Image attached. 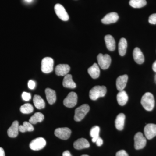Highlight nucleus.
Wrapping results in <instances>:
<instances>
[{
    "instance_id": "c756f323",
    "label": "nucleus",
    "mask_w": 156,
    "mask_h": 156,
    "mask_svg": "<svg viewBox=\"0 0 156 156\" xmlns=\"http://www.w3.org/2000/svg\"><path fill=\"white\" fill-rule=\"evenodd\" d=\"M20 111L22 113L24 114H29L33 112V106L30 104H25L20 107Z\"/></svg>"
},
{
    "instance_id": "f3484780",
    "label": "nucleus",
    "mask_w": 156,
    "mask_h": 156,
    "mask_svg": "<svg viewBox=\"0 0 156 156\" xmlns=\"http://www.w3.org/2000/svg\"><path fill=\"white\" fill-rule=\"evenodd\" d=\"M74 147L77 150L87 148L90 147L89 141L84 138H80L76 140L73 144Z\"/></svg>"
},
{
    "instance_id": "c9c22d12",
    "label": "nucleus",
    "mask_w": 156,
    "mask_h": 156,
    "mask_svg": "<svg viewBox=\"0 0 156 156\" xmlns=\"http://www.w3.org/2000/svg\"><path fill=\"white\" fill-rule=\"evenodd\" d=\"M62 156H72L71 154L69 151H64L62 154Z\"/></svg>"
},
{
    "instance_id": "9d476101",
    "label": "nucleus",
    "mask_w": 156,
    "mask_h": 156,
    "mask_svg": "<svg viewBox=\"0 0 156 156\" xmlns=\"http://www.w3.org/2000/svg\"><path fill=\"white\" fill-rule=\"evenodd\" d=\"M54 134L58 138L65 140L69 138L71 131L68 128H57L55 130Z\"/></svg>"
},
{
    "instance_id": "6e6552de",
    "label": "nucleus",
    "mask_w": 156,
    "mask_h": 156,
    "mask_svg": "<svg viewBox=\"0 0 156 156\" xmlns=\"http://www.w3.org/2000/svg\"><path fill=\"white\" fill-rule=\"evenodd\" d=\"M46 141L43 137H38L33 140L30 144V147L33 151H39L45 147Z\"/></svg>"
},
{
    "instance_id": "9b49d317",
    "label": "nucleus",
    "mask_w": 156,
    "mask_h": 156,
    "mask_svg": "<svg viewBox=\"0 0 156 156\" xmlns=\"http://www.w3.org/2000/svg\"><path fill=\"white\" fill-rule=\"evenodd\" d=\"M144 133L146 138L151 140L156 136V125L148 124L144 127Z\"/></svg>"
},
{
    "instance_id": "f704fd0d",
    "label": "nucleus",
    "mask_w": 156,
    "mask_h": 156,
    "mask_svg": "<svg viewBox=\"0 0 156 156\" xmlns=\"http://www.w3.org/2000/svg\"><path fill=\"white\" fill-rule=\"evenodd\" d=\"M95 143H96V145H97L98 146H101L103 143V140L101 139L100 136H99V137H98V138L97 140H96Z\"/></svg>"
},
{
    "instance_id": "a211bd4d",
    "label": "nucleus",
    "mask_w": 156,
    "mask_h": 156,
    "mask_svg": "<svg viewBox=\"0 0 156 156\" xmlns=\"http://www.w3.org/2000/svg\"><path fill=\"white\" fill-rule=\"evenodd\" d=\"M126 116L123 113H120L118 115L115 120V126L117 130L122 131L124 128L125 125Z\"/></svg>"
},
{
    "instance_id": "7ed1b4c3",
    "label": "nucleus",
    "mask_w": 156,
    "mask_h": 156,
    "mask_svg": "<svg viewBox=\"0 0 156 156\" xmlns=\"http://www.w3.org/2000/svg\"><path fill=\"white\" fill-rule=\"evenodd\" d=\"M90 110L88 104H83L75 110L74 119L76 122H80L84 119Z\"/></svg>"
},
{
    "instance_id": "c85d7f7f",
    "label": "nucleus",
    "mask_w": 156,
    "mask_h": 156,
    "mask_svg": "<svg viewBox=\"0 0 156 156\" xmlns=\"http://www.w3.org/2000/svg\"><path fill=\"white\" fill-rule=\"evenodd\" d=\"M100 128L98 126H95L91 129L90 132V136L92 137V141L95 143L98 137H99Z\"/></svg>"
},
{
    "instance_id": "72a5a7b5",
    "label": "nucleus",
    "mask_w": 156,
    "mask_h": 156,
    "mask_svg": "<svg viewBox=\"0 0 156 156\" xmlns=\"http://www.w3.org/2000/svg\"><path fill=\"white\" fill-rule=\"evenodd\" d=\"M36 83L34 81L30 80L28 82V86L29 88L31 89H34L35 87Z\"/></svg>"
},
{
    "instance_id": "bb28decb",
    "label": "nucleus",
    "mask_w": 156,
    "mask_h": 156,
    "mask_svg": "<svg viewBox=\"0 0 156 156\" xmlns=\"http://www.w3.org/2000/svg\"><path fill=\"white\" fill-rule=\"evenodd\" d=\"M147 4L146 0H130L129 5L133 8L139 9L145 6Z\"/></svg>"
},
{
    "instance_id": "423d86ee",
    "label": "nucleus",
    "mask_w": 156,
    "mask_h": 156,
    "mask_svg": "<svg viewBox=\"0 0 156 156\" xmlns=\"http://www.w3.org/2000/svg\"><path fill=\"white\" fill-rule=\"evenodd\" d=\"M134 146L135 149H142L145 147L147 143V140L141 132H137L134 137Z\"/></svg>"
},
{
    "instance_id": "412c9836",
    "label": "nucleus",
    "mask_w": 156,
    "mask_h": 156,
    "mask_svg": "<svg viewBox=\"0 0 156 156\" xmlns=\"http://www.w3.org/2000/svg\"><path fill=\"white\" fill-rule=\"evenodd\" d=\"M105 41L107 48L109 51H113L115 49V41L113 37L111 35H107L105 37Z\"/></svg>"
},
{
    "instance_id": "e433bc0d",
    "label": "nucleus",
    "mask_w": 156,
    "mask_h": 156,
    "mask_svg": "<svg viewBox=\"0 0 156 156\" xmlns=\"http://www.w3.org/2000/svg\"><path fill=\"white\" fill-rule=\"evenodd\" d=\"M0 156H5V152L4 149L0 147Z\"/></svg>"
},
{
    "instance_id": "b1692460",
    "label": "nucleus",
    "mask_w": 156,
    "mask_h": 156,
    "mask_svg": "<svg viewBox=\"0 0 156 156\" xmlns=\"http://www.w3.org/2000/svg\"><path fill=\"white\" fill-rule=\"evenodd\" d=\"M127 47V40L125 38H122L120 39L119 44V52L120 56H124L126 55Z\"/></svg>"
},
{
    "instance_id": "0eeeda50",
    "label": "nucleus",
    "mask_w": 156,
    "mask_h": 156,
    "mask_svg": "<svg viewBox=\"0 0 156 156\" xmlns=\"http://www.w3.org/2000/svg\"><path fill=\"white\" fill-rule=\"evenodd\" d=\"M77 99L76 93L74 92H70L63 101V104L68 108L74 107L76 105Z\"/></svg>"
},
{
    "instance_id": "f257e3e1",
    "label": "nucleus",
    "mask_w": 156,
    "mask_h": 156,
    "mask_svg": "<svg viewBox=\"0 0 156 156\" xmlns=\"http://www.w3.org/2000/svg\"><path fill=\"white\" fill-rule=\"evenodd\" d=\"M141 104L144 108L148 111H151L154 108L155 100L154 95L150 92H147L142 96Z\"/></svg>"
},
{
    "instance_id": "cd10ccee",
    "label": "nucleus",
    "mask_w": 156,
    "mask_h": 156,
    "mask_svg": "<svg viewBox=\"0 0 156 156\" xmlns=\"http://www.w3.org/2000/svg\"><path fill=\"white\" fill-rule=\"evenodd\" d=\"M34 130V128L32 124L29 122H24L22 125L19 126V131L22 133H24L27 131L30 132Z\"/></svg>"
},
{
    "instance_id": "f03ea898",
    "label": "nucleus",
    "mask_w": 156,
    "mask_h": 156,
    "mask_svg": "<svg viewBox=\"0 0 156 156\" xmlns=\"http://www.w3.org/2000/svg\"><path fill=\"white\" fill-rule=\"evenodd\" d=\"M106 92L107 89L105 86H95L90 90L89 97L92 100H96L99 97L105 96Z\"/></svg>"
},
{
    "instance_id": "7c9ffc66",
    "label": "nucleus",
    "mask_w": 156,
    "mask_h": 156,
    "mask_svg": "<svg viewBox=\"0 0 156 156\" xmlns=\"http://www.w3.org/2000/svg\"><path fill=\"white\" fill-rule=\"evenodd\" d=\"M22 97L23 100L25 101H29L31 98V95L30 93L23 92L22 94Z\"/></svg>"
},
{
    "instance_id": "20e7f679",
    "label": "nucleus",
    "mask_w": 156,
    "mask_h": 156,
    "mask_svg": "<svg viewBox=\"0 0 156 156\" xmlns=\"http://www.w3.org/2000/svg\"><path fill=\"white\" fill-rule=\"evenodd\" d=\"M98 64L102 69H108L111 63L112 59L108 54H103L99 53L97 56Z\"/></svg>"
},
{
    "instance_id": "ddd939ff",
    "label": "nucleus",
    "mask_w": 156,
    "mask_h": 156,
    "mask_svg": "<svg viewBox=\"0 0 156 156\" xmlns=\"http://www.w3.org/2000/svg\"><path fill=\"white\" fill-rule=\"evenodd\" d=\"M70 67L68 65L61 64L58 65L55 68V73L56 75L65 76L69 72Z\"/></svg>"
},
{
    "instance_id": "a878e982",
    "label": "nucleus",
    "mask_w": 156,
    "mask_h": 156,
    "mask_svg": "<svg viewBox=\"0 0 156 156\" xmlns=\"http://www.w3.org/2000/svg\"><path fill=\"white\" fill-rule=\"evenodd\" d=\"M44 119V115L41 112H37L31 117L29 122L32 125L36 124L37 123L41 122Z\"/></svg>"
},
{
    "instance_id": "6ab92c4d",
    "label": "nucleus",
    "mask_w": 156,
    "mask_h": 156,
    "mask_svg": "<svg viewBox=\"0 0 156 156\" xmlns=\"http://www.w3.org/2000/svg\"><path fill=\"white\" fill-rule=\"evenodd\" d=\"M62 85L65 88H69V89H74L76 86V84L72 79V76L71 74H68L65 76L63 79Z\"/></svg>"
},
{
    "instance_id": "4c0bfd02",
    "label": "nucleus",
    "mask_w": 156,
    "mask_h": 156,
    "mask_svg": "<svg viewBox=\"0 0 156 156\" xmlns=\"http://www.w3.org/2000/svg\"><path fill=\"white\" fill-rule=\"evenodd\" d=\"M152 69L154 71L156 72V61H155L153 64Z\"/></svg>"
},
{
    "instance_id": "5701e85b",
    "label": "nucleus",
    "mask_w": 156,
    "mask_h": 156,
    "mask_svg": "<svg viewBox=\"0 0 156 156\" xmlns=\"http://www.w3.org/2000/svg\"><path fill=\"white\" fill-rule=\"evenodd\" d=\"M117 99L118 103L120 105L123 106L127 103L128 99V95L126 91L122 90L120 91L117 95Z\"/></svg>"
},
{
    "instance_id": "58836bf2",
    "label": "nucleus",
    "mask_w": 156,
    "mask_h": 156,
    "mask_svg": "<svg viewBox=\"0 0 156 156\" xmlns=\"http://www.w3.org/2000/svg\"><path fill=\"white\" fill-rule=\"evenodd\" d=\"M33 0H25V1L27 2H31Z\"/></svg>"
},
{
    "instance_id": "473e14b6",
    "label": "nucleus",
    "mask_w": 156,
    "mask_h": 156,
    "mask_svg": "<svg viewBox=\"0 0 156 156\" xmlns=\"http://www.w3.org/2000/svg\"><path fill=\"white\" fill-rule=\"evenodd\" d=\"M116 156H128V153L126 152V151L123 150H120L118 152H117L116 154Z\"/></svg>"
},
{
    "instance_id": "393cba45",
    "label": "nucleus",
    "mask_w": 156,
    "mask_h": 156,
    "mask_svg": "<svg viewBox=\"0 0 156 156\" xmlns=\"http://www.w3.org/2000/svg\"><path fill=\"white\" fill-rule=\"evenodd\" d=\"M33 102L35 106L38 109L44 108L45 106V102L44 99L40 95H36L34 96Z\"/></svg>"
},
{
    "instance_id": "dca6fc26",
    "label": "nucleus",
    "mask_w": 156,
    "mask_h": 156,
    "mask_svg": "<svg viewBox=\"0 0 156 156\" xmlns=\"http://www.w3.org/2000/svg\"><path fill=\"white\" fill-rule=\"evenodd\" d=\"M134 61L138 64H141L144 62V57L143 53L139 48H134L133 53Z\"/></svg>"
},
{
    "instance_id": "39448f33",
    "label": "nucleus",
    "mask_w": 156,
    "mask_h": 156,
    "mask_svg": "<svg viewBox=\"0 0 156 156\" xmlns=\"http://www.w3.org/2000/svg\"><path fill=\"white\" fill-rule=\"evenodd\" d=\"M54 61L51 57H47L43 58L41 62L42 71L45 73L52 72L53 69Z\"/></svg>"
},
{
    "instance_id": "1a4fd4ad",
    "label": "nucleus",
    "mask_w": 156,
    "mask_h": 156,
    "mask_svg": "<svg viewBox=\"0 0 156 156\" xmlns=\"http://www.w3.org/2000/svg\"><path fill=\"white\" fill-rule=\"evenodd\" d=\"M55 13L59 19L63 21H67L69 16L63 6L59 4H56L54 7Z\"/></svg>"
},
{
    "instance_id": "2eb2a0df",
    "label": "nucleus",
    "mask_w": 156,
    "mask_h": 156,
    "mask_svg": "<svg viewBox=\"0 0 156 156\" xmlns=\"http://www.w3.org/2000/svg\"><path fill=\"white\" fill-rule=\"evenodd\" d=\"M128 80V76L127 75L121 76L117 78L116 80V87L119 91H121L126 88Z\"/></svg>"
},
{
    "instance_id": "aec40b11",
    "label": "nucleus",
    "mask_w": 156,
    "mask_h": 156,
    "mask_svg": "<svg viewBox=\"0 0 156 156\" xmlns=\"http://www.w3.org/2000/svg\"><path fill=\"white\" fill-rule=\"evenodd\" d=\"M45 94L48 103L50 105L53 104L56 101V92L53 89L47 88L45 90Z\"/></svg>"
},
{
    "instance_id": "2f4dec72",
    "label": "nucleus",
    "mask_w": 156,
    "mask_h": 156,
    "mask_svg": "<svg viewBox=\"0 0 156 156\" xmlns=\"http://www.w3.org/2000/svg\"><path fill=\"white\" fill-rule=\"evenodd\" d=\"M149 22L152 24H156V13L150 15L149 17Z\"/></svg>"
},
{
    "instance_id": "f8f14e48",
    "label": "nucleus",
    "mask_w": 156,
    "mask_h": 156,
    "mask_svg": "<svg viewBox=\"0 0 156 156\" xmlns=\"http://www.w3.org/2000/svg\"><path fill=\"white\" fill-rule=\"evenodd\" d=\"M119 19V16L116 12H112L106 14L101 19V22L104 24H109L115 23L118 21Z\"/></svg>"
},
{
    "instance_id": "4468645a",
    "label": "nucleus",
    "mask_w": 156,
    "mask_h": 156,
    "mask_svg": "<svg viewBox=\"0 0 156 156\" xmlns=\"http://www.w3.org/2000/svg\"><path fill=\"white\" fill-rule=\"evenodd\" d=\"M19 131V125L18 121L13 122L12 125L8 130V134L9 137L14 138L17 136Z\"/></svg>"
},
{
    "instance_id": "ea45409f",
    "label": "nucleus",
    "mask_w": 156,
    "mask_h": 156,
    "mask_svg": "<svg viewBox=\"0 0 156 156\" xmlns=\"http://www.w3.org/2000/svg\"><path fill=\"white\" fill-rule=\"evenodd\" d=\"M81 156H89L87 155H82Z\"/></svg>"
},
{
    "instance_id": "4be33fe9",
    "label": "nucleus",
    "mask_w": 156,
    "mask_h": 156,
    "mask_svg": "<svg viewBox=\"0 0 156 156\" xmlns=\"http://www.w3.org/2000/svg\"><path fill=\"white\" fill-rule=\"evenodd\" d=\"M88 72L89 75L92 79H96L99 77L100 76V69L97 63H95L88 69Z\"/></svg>"
}]
</instances>
